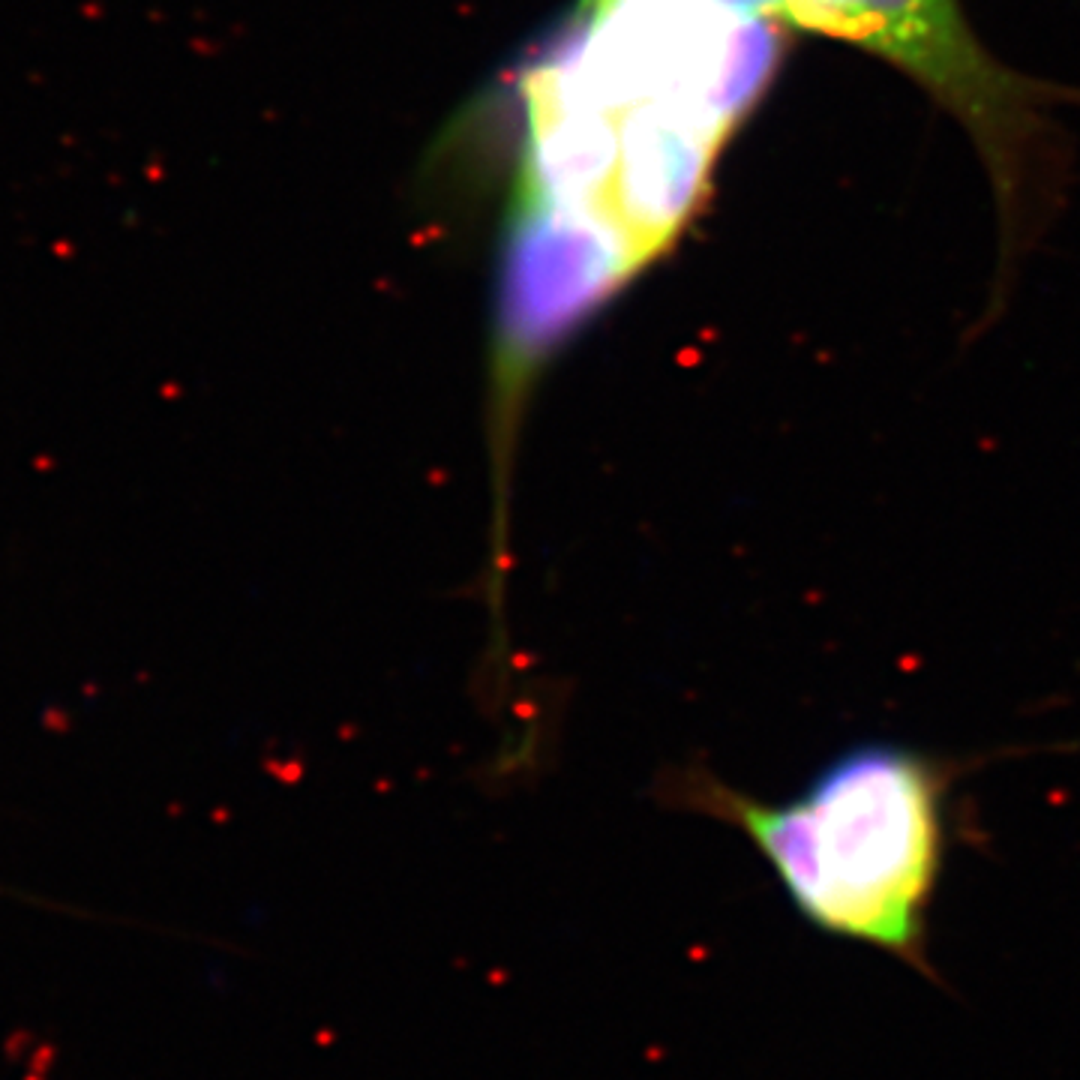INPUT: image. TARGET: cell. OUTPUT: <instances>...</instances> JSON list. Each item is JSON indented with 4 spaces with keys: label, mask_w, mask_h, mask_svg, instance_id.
Here are the masks:
<instances>
[{
    "label": "cell",
    "mask_w": 1080,
    "mask_h": 1080,
    "mask_svg": "<svg viewBox=\"0 0 1080 1080\" xmlns=\"http://www.w3.org/2000/svg\"><path fill=\"white\" fill-rule=\"evenodd\" d=\"M576 24L532 81L529 193L486 358L492 481H510L543 373L670 250L778 61L774 21L732 0H582Z\"/></svg>",
    "instance_id": "obj_1"
},
{
    "label": "cell",
    "mask_w": 1080,
    "mask_h": 1080,
    "mask_svg": "<svg viewBox=\"0 0 1080 1080\" xmlns=\"http://www.w3.org/2000/svg\"><path fill=\"white\" fill-rule=\"evenodd\" d=\"M963 763L868 741L837 754L787 802H760L703 769L675 796L763 855L813 930L868 945L939 981L927 919L945 868V804Z\"/></svg>",
    "instance_id": "obj_2"
},
{
    "label": "cell",
    "mask_w": 1080,
    "mask_h": 1080,
    "mask_svg": "<svg viewBox=\"0 0 1080 1080\" xmlns=\"http://www.w3.org/2000/svg\"><path fill=\"white\" fill-rule=\"evenodd\" d=\"M756 19L816 30L882 57L934 94L976 138L1000 189H1011L1051 90L1005 70L978 43L960 0H732Z\"/></svg>",
    "instance_id": "obj_3"
}]
</instances>
